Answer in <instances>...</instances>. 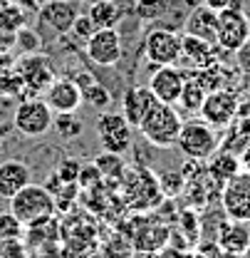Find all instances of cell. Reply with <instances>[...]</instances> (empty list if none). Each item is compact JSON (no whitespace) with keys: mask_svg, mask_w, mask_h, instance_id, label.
Masks as SVG:
<instances>
[{"mask_svg":"<svg viewBox=\"0 0 250 258\" xmlns=\"http://www.w3.org/2000/svg\"><path fill=\"white\" fill-rule=\"evenodd\" d=\"M184 127V117L179 114V109L174 104H166V102H154V107L144 114L139 132L141 137L158 149H171L176 147L179 142V134Z\"/></svg>","mask_w":250,"mask_h":258,"instance_id":"cell-1","label":"cell"},{"mask_svg":"<svg viewBox=\"0 0 250 258\" xmlns=\"http://www.w3.org/2000/svg\"><path fill=\"white\" fill-rule=\"evenodd\" d=\"M10 201V211L20 219V224L32 228V226L47 224L57 209L55 194L50 191L47 186H37V184H28L20 191L15 194Z\"/></svg>","mask_w":250,"mask_h":258,"instance_id":"cell-2","label":"cell"},{"mask_svg":"<svg viewBox=\"0 0 250 258\" xmlns=\"http://www.w3.org/2000/svg\"><path fill=\"white\" fill-rule=\"evenodd\" d=\"M218 144L220 139L216 134V129L203 119L184 122L179 142H176V147L181 149L184 157H188V161H208L218 152Z\"/></svg>","mask_w":250,"mask_h":258,"instance_id":"cell-3","label":"cell"},{"mask_svg":"<svg viewBox=\"0 0 250 258\" xmlns=\"http://www.w3.org/2000/svg\"><path fill=\"white\" fill-rule=\"evenodd\" d=\"M52 119H55V112L42 97H25L18 102L13 112V129H18L23 137L40 139L50 132Z\"/></svg>","mask_w":250,"mask_h":258,"instance_id":"cell-4","label":"cell"},{"mask_svg":"<svg viewBox=\"0 0 250 258\" xmlns=\"http://www.w3.org/2000/svg\"><path fill=\"white\" fill-rule=\"evenodd\" d=\"M131 124L124 119L122 112H102L97 119V139L104 152L126 154L131 147Z\"/></svg>","mask_w":250,"mask_h":258,"instance_id":"cell-5","label":"cell"},{"mask_svg":"<svg viewBox=\"0 0 250 258\" xmlns=\"http://www.w3.org/2000/svg\"><path fill=\"white\" fill-rule=\"evenodd\" d=\"M250 35V20L243 8H225L218 10L216 25V45L225 52H235Z\"/></svg>","mask_w":250,"mask_h":258,"instance_id":"cell-6","label":"cell"},{"mask_svg":"<svg viewBox=\"0 0 250 258\" xmlns=\"http://www.w3.org/2000/svg\"><path fill=\"white\" fill-rule=\"evenodd\" d=\"M15 72L20 75L28 97H40L50 87V82L55 80V70H52L50 57H45V55H40V52L20 55V60L15 64Z\"/></svg>","mask_w":250,"mask_h":258,"instance_id":"cell-7","label":"cell"},{"mask_svg":"<svg viewBox=\"0 0 250 258\" xmlns=\"http://www.w3.org/2000/svg\"><path fill=\"white\" fill-rule=\"evenodd\" d=\"M144 57L146 62L163 67V64L181 62V35L169 28H156L144 40Z\"/></svg>","mask_w":250,"mask_h":258,"instance_id":"cell-8","label":"cell"},{"mask_svg":"<svg viewBox=\"0 0 250 258\" xmlns=\"http://www.w3.org/2000/svg\"><path fill=\"white\" fill-rule=\"evenodd\" d=\"M238 104H240V99L233 90L220 87V90H213V92L206 95L198 114L211 127H230L238 119Z\"/></svg>","mask_w":250,"mask_h":258,"instance_id":"cell-9","label":"cell"},{"mask_svg":"<svg viewBox=\"0 0 250 258\" xmlns=\"http://www.w3.org/2000/svg\"><path fill=\"white\" fill-rule=\"evenodd\" d=\"M85 52L99 67H114L122 60V52H124L122 35L117 32V28H97L92 37L85 42Z\"/></svg>","mask_w":250,"mask_h":258,"instance_id":"cell-10","label":"cell"},{"mask_svg":"<svg viewBox=\"0 0 250 258\" xmlns=\"http://www.w3.org/2000/svg\"><path fill=\"white\" fill-rule=\"evenodd\" d=\"M220 204L228 219L250 224V171H240L223 186Z\"/></svg>","mask_w":250,"mask_h":258,"instance_id":"cell-11","label":"cell"},{"mask_svg":"<svg viewBox=\"0 0 250 258\" xmlns=\"http://www.w3.org/2000/svg\"><path fill=\"white\" fill-rule=\"evenodd\" d=\"M42 95H45L42 99L50 104V109H52L55 114L77 112V109L82 107V102H85L79 85H77L74 80H69V77H55Z\"/></svg>","mask_w":250,"mask_h":258,"instance_id":"cell-12","label":"cell"},{"mask_svg":"<svg viewBox=\"0 0 250 258\" xmlns=\"http://www.w3.org/2000/svg\"><path fill=\"white\" fill-rule=\"evenodd\" d=\"M186 72L179 70L176 64H163L158 67L156 72L151 75L149 80V90L154 92L158 102H166V104H176L179 97H181V90L186 85Z\"/></svg>","mask_w":250,"mask_h":258,"instance_id":"cell-13","label":"cell"},{"mask_svg":"<svg viewBox=\"0 0 250 258\" xmlns=\"http://www.w3.org/2000/svg\"><path fill=\"white\" fill-rule=\"evenodd\" d=\"M37 15H40V20L45 25H50L55 32L67 35L72 30L74 18L79 15V5L74 0H45L37 8Z\"/></svg>","mask_w":250,"mask_h":258,"instance_id":"cell-14","label":"cell"},{"mask_svg":"<svg viewBox=\"0 0 250 258\" xmlns=\"http://www.w3.org/2000/svg\"><path fill=\"white\" fill-rule=\"evenodd\" d=\"M154 102H158V99L154 97V92L149 87L134 85L122 97V114H124V119L131 127H139L141 119H144V114L154 107Z\"/></svg>","mask_w":250,"mask_h":258,"instance_id":"cell-15","label":"cell"},{"mask_svg":"<svg viewBox=\"0 0 250 258\" xmlns=\"http://www.w3.org/2000/svg\"><path fill=\"white\" fill-rule=\"evenodd\" d=\"M32 179L30 166L20 159L0 161V199H13Z\"/></svg>","mask_w":250,"mask_h":258,"instance_id":"cell-16","label":"cell"},{"mask_svg":"<svg viewBox=\"0 0 250 258\" xmlns=\"http://www.w3.org/2000/svg\"><path fill=\"white\" fill-rule=\"evenodd\" d=\"M216 50L218 45L216 42H208V40H201L196 35H181V62H188L193 67H208V64L216 62Z\"/></svg>","mask_w":250,"mask_h":258,"instance_id":"cell-17","label":"cell"},{"mask_svg":"<svg viewBox=\"0 0 250 258\" xmlns=\"http://www.w3.org/2000/svg\"><path fill=\"white\" fill-rule=\"evenodd\" d=\"M216 25H218V13L213 8H208L206 3L193 8L184 20V30L188 35H196L208 42H216Z\"/></svg>","mask_w":250,"mask_h":258,"instance_id":"cell-18","label":"cell"},{"mask_svg":"<svg viewBox=\"0 0 250 258\" xmlns=\"http://www.w3.org/2000/svg\"><path fill=\"white\" fill-rule=\"evenodd\" d=\"M223 251H233V253H243L250 246V228L243 221H223L218 228V238H216Z\"/></svg>","mask_w":250,"mask_h":258,"instance_id":"cell-19","label":"cell"},{"mask_svg":"<svg viewBox=\"0 0 250 258\" xmlns=\"http://www.w3.org/2000/svg\"><path fill=\"white\" fill-rule=\"evenodd\" d=\"M243 171V166H240V157H235L230 149H225V152H216L211 159H208V176L213 179V181H218V184H228L233 176H238Z\"/></svg>","mask_w":250,"mask_h":258,"instance_id":"cell-20","label":"cell"},{"mask_svg":"<svg viewBox=\"0 0 250 258\" xmlns=\"http://www.w3.org/2000/svg\"><path fill=\"white\" fill-rule=\"evenodd\" d=\"M169 236H171V231H169L166 226L149 224L136 231V236H134V248L141 251V253H158L161 248H166Z\"/></svg>","mask_w":250,"mask_h":258,"instance_id":"cell-21","label":"cell"},{"mask_svg":"<svg viewBox=\"0 0 250 258\" xmlns=\"http://www.w3.org/2000/svg\"><path fill=\"white\" fill-rule=\"evenodd\" d=\"M74 82L79 85L82 97H85V102H87V104H92L94 109L107 112V107L112 104V95L107 92V87H102L92 75H87V72H79V75L74 77Z\"/></svg>","mask_w":250,"mask_h":258,"instance_id":"cell-22","label":"cell"},{"mask_svg":"<svg viewBox=\"0 0 250 258\" xmlns=\"http://www.w3.org/2000/svg\"><path fill=\"white\" fill-rule=\"evenodd\" d=\"M87 15L92 18L94 28H117L122 13H119V5L112 3V0H94L87 10Z\"/></svg>","mask_w":250,"mask_h":258,"instance_id":"cell-23","label":"cell"},{"mask_svg":"<svg viewBox=\"0 0 250 258\" xmlns=\"http://www.w3.org/2000/svg\"><path fill=\"white\" fill-rule=\"evenodd\" d=\"M206 87L196 80V77H188L186 85H184V90H181V97H179V107L186 112V114H198L201 112V107H203V99H206Z\"/></svg>","mask_w":250,"mask_h":258,"instance_id":"cell-24","label":"cell"},{"mask_svg":"<svg viewBox=\"0 0 250 258\" xmlns=\"http://www.w3.org/2000/svg\"><path fill=\"white\" fill-rule=\"evenodd\" d=\"M25 25V10L18 3H3L0 5V30L18 32Z\"/></svg>","mask_w":250,"mask_h":258,"instance_id":"cell-25","label":"cell"},{"mask_svg":"<svg viewBox=\"0 0 250 258\" xmlns=\"http://www.w3.org/2000/svg\"><path fill=\"white\" fill-rule=\"evenodd\" d=\"M52 127L57 129V134H60L62 139H74V137L82 134V124H79V119L74 117V112L57 114V117L52 119Z\"/></svg>","mask_w":250,"mask_h":258,"instance_id":"cell-26","label":"cell"},{"mask_svg":"<svg viewBox=\"0 0 250 258\" xmlns=\"http://www.w3.org/2000/svg\"><path fill=\"white\" fill-rule=\"evenodd\" d=\"M40 45H42V40H40V35L30 28H20V30L15 32V50L20 52V55H32V52H40Z\"/></svg>","mask_w":250,"mask_h":258,"instance_id":"cell-27","label":"cell"},{"mask_svg":"<svg viewBox=\"0 0 250 258\" xmlns=\"http://www.w3.org/2000/svg\"><path fill=\"white\" fill-rule=\"evenodd\" d=\"M20 233H23L20 219H18L10 209L3 211V214H0V238H3V241H15Z\"/></svg>","mask_w":250,"mask_h":258,"instance_id":"cell-28","label":"cell"},{"mask_svg":"<svg viewBox=\"0 0 250 258\" xmlns=\"http://www.w3.org/2000/svg\"><path fill=\"white\" fill-rule=\"evenodd\" d=\"M169 0H139L136 3V13L144 20H156L158 15H163L169 10Z\"/></svg>","mask_w":250,"mask_h":258,"instance_id":"cell-29","label":"cell"},{"mask_svg":"<svg viewBox=\"0 0 250 258\" xmlns=\"http://www.w3.org/2000/svg\"><path fill=\"white\" fill-rule=\"evenodd\" d=\"M97 30L94 28V23H92V18L87 15V13H79L77 18H74V23H72V35L77 37V40H82V42H87L90 37H92V32Z\"/></svg>","mask_w":250,"mask_h":258,"instance_id":"cell-30","label":"cell"},{"mask_svg":"<svg viewBox=\"0 0 250 258\" xmlns=\"http://www.w3.org/2000/svg\"><path fill=\"white\" fill-rule=\"evenodd\" d=\"M122 154H112V152H104L102 157H97V161H94V166L102 171V176H107L109 174V169L117 174V171H122Z\"/></svg>","mask_w":250,"mask_h":258,"instance_id":"cell-31","label":"cell"},{"mask_svg":"<svg viewBox=\"0 0 250 258\" xmlns=\"http://www.w3.org/2000/svg\"><path fill=\"white\" fill-rule=\"evenodd\" d=\"M79 169H82V166H79V161L77 159H62L60 164H57V174H60V179L67 181V184L79 179Z\"/></svg>","mask_w":250,"mask_h":258,"instance_id":"cell-32","label":"cell"},{"mask_svg":"<svg viewBox=\"0 0 250 258\" xmlns=\"http://www.w3.org/2000/svg\"><path fill=\"white\" fill-rule=\"evenodd\" d=\"M235 55V64H238V70L240 72H245V75H250V35H248V40L233 52Z\"/></svg>","mask_w":250,"mask_h":258,"instance_id":"cell-33","label":"cell"},{"mask_svg":"<svg viewBox=\"0 0 250 258\" xmlns=\"http://www.w3.org/2000/svg\"><path fill=\"white\" fill-rule=\"evenodd\" d=\"M240 104H238V117H250V90L243 97H238Z\"/></svg>","mask_w":250,"mask_h":258,"instance_id":"cell-34","label":"cell"},{"mask_svg":"<svg viewBox=\"0 0 250 258\" xmlns=\"http://www.w3.org/2000/svg\"><path fill=\"white\" fill-rule=\"evenodd\" d=\"M206 5H208V8H213V10L218 13V10H225V8L230 5V0H206Z\"/></svg>","mask_w":250,"mask_h":258,"instance_id":"cell-35","label":"cell"},{"mask_svg":"<svg viewBox=\"0 0 250 258\" xmlns=\"http://www.w3.org/2000/svg\"><path fill=\"white\" fill-rule=\"evenodd\" d=\"M240 166H243V171H250V144L245 147V152L240 154Z\"/></svg>","mask_w":250,"mask_h":258,"instance_id":"cell-36","label":"cell"},{"mask_svg":"<svg viewBox=\"0 0 250 258\" xmlns=\"http://www.w3.org/2000/svg\"><path fill=\"white\" fill-rule=\"evenodd\" d=\"M211 258H240V253H233V251H223V248L218 246V251H216V253H213Z\"/></svg>","mask_w":250,"mask_h":258,"instance_id":"cell-37","label":"cell"},{"mask_svg":"<svg viewBox=\"0 0 250 258\" xmlns=\"http://www.w3.org/2000/svg\"><path fill=\"white\" fill-rule=\"evenodd\" d=\"M10 62H13L10 50H0V67H3V64H10Z\"/></svg>","mask_w":250,"mask_h":258,"instance_id":"cell-38","label":"cell"},{"mask_svg":"<svg viewBox=\"0 0 250 258\" xmlns=\"http://www.w3.org/2000/svg\"><path fill=\"white\" fill-rule=\"evenodd\" d=\"M8 132H10V127H0V144H3V137H8Z\"/></svg>","mask_w":250,"mask_h":258,"instance_id":"cell-39","label":"cell"},{"mask_svg":"<svg viewBox=\"0 0 250 258\" xmlns=\"http://www.w3.org/2000/svg\"><path fill=\"white\" fill-rule=\"evenodd\" d=\"M25 3H30V5H37V8H40V5H42L45 0H25Z\"/></svg>","mask_w":250,"mask_h":258,"instance_id":"cell-40","label":"cell"},{"mask_svg":"<svg viewBox=\"0 0 250 258\" xmlns=\"http://www.w3.org/2000/svg\"><path fill=\"white\" fill-rule=\"evenodd\" d=\"M240 258H250V246L245 248V251H243V253H240Z\"/></svg>","mask_w":250,"mask_h":258,"instance_id":"cell-41","label":"cell"}]
</instances>
